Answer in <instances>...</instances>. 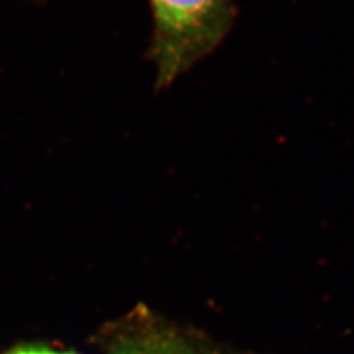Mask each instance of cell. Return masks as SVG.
<instances>
[{"mask_svg": "<svg viewBox=\"0 0 354 354\" xmlns=\"http://www.w3.org/2000/svg\"><path fill=\"white\" fill-rule=\"evenodd\" d=\"M57 354H74V353H57Z\"/></svg>", "mask_w": 354, "mask_h": 354, "instance_id": "obj_4", "label": "cell"}, {"mask_svg": "<svg viewBox=\"0 0 354 354\" xmlns=\"http://www.w3.org/2000/svg\"><path fill=\"white\" fill-rule=\"evenodd\" d=\"M12 354H57V353L44 350V348H22V350H18Z\"/></svg>", "mask_w": 354, "mask_h": 354, "instance_id": "obj_3", "label": "cell"}, {"mask_svg": "<svg viewBox=\"0 0 354 354\" xmlns=\"http://www.w3.org/2000/svg\"><path fill=\"white\" fill-rule=\"evenodd\" d=\"M111 342V354H201L176 330L142 317Z\"/></svg>", "mask_w": 354, "mask_h": 354, "instance_id": "obj_2", "label": "cell"}, {"mask_svg": "<svg viewBox=\"0 0 354 354\" xmlns=\"http://www.w3.org/2000/svg\"><path fill=\"white\" fill-rule=\"evenodd\" d=\"M152 14L149 58L157 68L155 87L177 77L213 53L236 17L232 0H148Z\"/></svg>", "mask_w": 354, "mask_h": 354, "instance_id": "obj_1", "label": "cell"}]
</instances>
